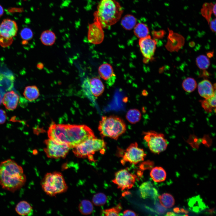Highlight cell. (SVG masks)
I'll return each mask as SVG.
<instances>
[{
    "instance_id": "d6986e66",
    "label": "cell",
    "mask_w": 216,
    "mask_h": 216,
    "mask_svg": "<svg viewBox=\"0 0 216 216\" xmlns=\"http://www.w3.org/2000/svg\"><path fill=\"white\" fill-rule=\"evenodd\" d=\"M15 210L19 215L22 216H30L33 213V209L27 202L23 200L19 202L16 206Z\"/></svg>"
},
{
    "instance_id": "9c48e42d",
    "label": "cell",
    "mask_w": 216,
    "mask_h": 216,
    "mask_svg": "<svg viewBox=\"0 0 216 216\" xmlns=\"http://www.w3.org/2000/svg\"><path fill=\"white\" fill-rule=\"evenodd\" d=\"M136 176L130 173L127 169H122L116 172L113 183L121 190L131 188L134 185Z\"/></svg>"
},
{
    "instance_id": "8d00e7d4",
    "label": "cell",
    "mask_w": 216,
    "mask_h": 216,
    "mask_svg": "<svg viewBox=\"0 0 216 216\" xmlns=\"http://www.w3.org/2000/svg\"><path fill=\"white\" fill-rule=\"evenodd\" d=\"M154 164V162L150 161L144 162L141 164V168L143 170L151 169L153 167Z\"/></svg>"
},
{
    "instance_id": "60d3db41",
    "label": "cell",
    "mask_w": 216,
    "mask_h": 216,
    "mask_svg": "<svg viewBox=\"0 0 216 216\" xmlns=\"http://www.w3.org/2000/svg\"><path fill=\"white\" fill-rule=\"evenodd\" d=\"M123 216H136L137 214L135 212L130 210L124 211L123 213Z\"/></svg>"
},
{
    "instance_id": "83f0119b",
    "label": "cell",
    "mask_w": 216,
    "mask_h": 216,
    "mask_svg": "<svg viewBox=\"0 0 216 216\" xmlns=\"http://www.w3.org/2000/svg\"><path fill=\"white\" fill-rule=\"evenodd\" d=\"M202 106L207 112H211L213 108L216 107V93L212 97L200 100Z\"/></svg>"
},
{
    "instance_id": "74e56055",
    "label": "cell",
    "mask_w": 216,
    "mask_h": 216,
    "mask_svg": "<svg viewBox=\"0 0 216 216\" xmlns=\"http://www.w3.org/2000/svg\"><path fill=\"white\" fill-rule=\"evenodd\" d=\"M7 118L6 112L2 109H0V124L4 123Z\"/></svg>"
},
{
    "instance_id": "f35d334b",
    "label": "cell",
    "mask_w": 216,
    "mask_h": 216,
    "mask_svg": "<svg viewBox=\"0 0 216 216\" xmlns=\"http://www.w3.org/2000/svg\"><path fill=\"white\" fill-rule=\"evenodd\" d=\"M216 18H215L211 20L208 23L211 30L215 32H216Z\"/></svg>"
},
{
    "instance_id": "4dcf8cb0",
    "label": "cell",
    "mask_w": 216,
    "mask_h": 216,
    "mask_svg": "<svg viewBox=\"0 0 216 216\" xmlns=\"http://www.w3.org/2000/svg\"><path fill=\"white\" fill-rule=\"evenodd\" d=\"M189 206L192 210L195 212H198L203 209L205 205L202 200L199 197L192 198L189 202Z\"/></svg>"
},
{
    "instance_id": "b9f144b4",
    "label": "cell",
    "mask_w": 216,
    "mask_h": 216,
    "mask_svg": "<svg viewBox=\"0 0 216 216\" xmlns=\"http://www.w3.org/2000/svg\"><path fill=\"white\" fill-rule=\"evenodd\" d=\"M158 204L156 206H157V209L158 212L160 213H164L166 211V209H165V208H164V207L162 206H161V205H160Z\"/></svg>"
},
{
    "instance_id": "4316f807",
    "label": "cell",
    "mask_w": 216,
    "mask_h": 216,
    "mask_svg": "<svg viewBox=\"0 0 216 216\" xmlns=\"http://www.w3.org/2000/svg\"><path fill=\"white\" fill-rule=\"evenodd\" d=\"M141 113L138 110L132 109L127 112L126 118L130 123L134 124L139 122L141 119Z\"/></svg>"
},
{
    "instance_id": "603a6c76",
    "label": "cell",
    "mask_w": 216,
    "mask_h": 216,
    "mask_svg": "<svg viewBox=\"0 0 216 216\" xmlns=\"http://www.w3.org/2000/svg\"><path fill=\"white\" fill-rule=\"evenodd\" d=\"M56 37L55 33L49 30L43 31L40 37L41 43L44 45L47 46L53 45L56 41Z\"/></svg>"
},
{
    "instance_id": "484cf974",
    "label": "cell",
    "mask_w": 216,
    "mask_h": 216,
    "mask_svg": "<svg viewBox=\"0 0 216 216\" xmlns=\"http://www.w3.org/2000/svg\"><path fill=\"white\" fill-rule=\"evenodd\" d=\"M134 28V34L139 38H144L149 35L148 26L143 23L136 24Z\"/></svg>"
},
{
    "instance_id": "d4e9b609",
    "label": "cell",
    "mask_w": 216,
    "mask_h": 216,
    "mask_svg": "<svg viewBox=\"0 0 216 216\" xmlns=\"http://www.w3.org/2000/svg\"><path fill=\"white\" fill-rule=\"evenodd\" d=\"M158 197L160 204L165 208H170L175 204L174 197L169 193H164L161 195L158 196Z\"/></svg>"
},
{
    "instance_id": "836d02e7",
    "label": "cell",
    "mask_w": 216,
    "mask_h": 216,
    "mask_svg": "<svg viewBox=\"0 0 216 216\" xmlns=\"http://www.w3.org/2000/svg\"><path fill=\"white\" fill-rule=\"evenodd\" d=\"M122 209L121 204L119 203L114 207L103 210L102 213L106 216H118Z\"/></svg>"
},
{
    "instance_id": "e575fe53",
    "label": "cell",
    "mask_w": 216,
    "mask_h": 216,
    "mask_svg": "<svg viewBox=\"0 0 216 216\" xmlns=\"http://www.w3.org/2000/svg\"><path fill=\"white\" fill-rule=\"evenodd\" d=\"M20 34L22 38L25 40L31 39L33 35V33L32 30L28 28H23L21 31Z\"/></svg>"
},
{
    "instance_id": "6da1fadb",
    "label": "cell",
    "mask_w": 216,
    "mask_h": 216,
    "mask_svg": "<svg viewBox=\"0 0 216 216\" xmlns=\"http://www.w3.org/2000/svg\"><path fill=\"white\" fill-rule=\"evenodd\" d=\"M49 138L73 148L81 142L95 137L92 130L85 125L59 124L52 123L47 131Z\"/></svg>"
},
{
    "instance_id": "52a82bcc",
    "label": "cell",
    "mask_w": 216,
    "mask_h": 216,
    "mask_svg": "<svg viewBox=\"0 0 216 216\" xmlns=\"http://www.w3.org/2000/svg\"><path fill=\"white\" fill-rule=\"evenodd\" d=\"M144 139L150 150L154 154H159L165 151L167 146L164 135L153 130L143 133Z\"/></svg>"
},
{
    "instance_id": "ab89813d",
    "label": "cell",
    "mask_w": 216,
    "mask_h": 216,
    "mask_svg": "<svg viewBox=\"0 0 216 216\" xmlns=\"http://www.w3.org/2000/svg\"><path fill=\"white\" fill-rule=\"evenodd\" d=\"M153 34V36L156 38H161L164 36L165 32L163 30L158 31H154Z\"/></svg>"
},
{
    "instance_id": "30bf717a",
    "label": "cell",
    "mask_w": 216,
    "mask_h": 216,
    "mask_svg": "<svg viewBox=\"0 0 216 216\" xmlns=\"http://www.w3.org/2000/svg\"><path fill=\"white\" fill-rule=\"evenodd\" d=\"M146 155L143 149L139 147L137 142H135L127 148L122 156V163L129 162L136 164L143 161Z\"/></svg>"
},
{
    "instance_id": "277c9868",
    "label": "cell",
    "mask_w": 216,
    "mask_h": 216,
    "mask_svg": "<svg viewBox=\"0 0 216 216\" xmlns=\"http://www.w3.org/2000/svg\"><path fill=\"white\" fill-rule=\"evenodd\" d=\"M98 130L102 138L108 137L116 140L125 133L126 126L124 121L117 116H105L100 121Z\"/></svg>"
},
{
    "instance_id": "f1b7e54d",
    "label": "cell",
    "mask_w": 216,
    "mask_h": 216,
    "mask_svg": "<svg viewBox=\"0 0 216 216\" xmlns=\"http://www.w3.org/2000/svg\"><path fill=\"white\" fill-rule=\"evenodd\" d=\"M80 212L84 215H88L92 213L93 210L92 203L89 200H84L80 203L79 206Z\"/></svg>"
},
{
    "instance_id": "f546056e",
    "label": "cell",
    "mask_w": 216,
    "mask_h": 216,
    "mask_svg": "<svg viewBox=\"0 0 216 216\" xmlns=\"http://www.w3.org/2000/svg\"><path fill=\"white\" fill-rule=\"evenodd\" d=\"M182 85L184 90L188 93L193 92L197 86L195 80L190 77H188L185 79L183 81Z\"/></svg>"
},
{
    "instance_id": "ba28073f",
    "label": "cell",
    "mask_w": 216,
    "mask_h": 216,
    "mask_svg": "<svg viewBox=\"0 0 216 216\" xmlns=\"http://www.w3.org/2000/svg\"><path fill=\"white\" fill-rule=\"evenodd\" d=\"M44 143L46 147L44 150L49 158L55 159L64 158L70 148L65 144L57 142L50 138L46 140Z\"/></svg>"
},
{
    "instance_id": "8fae6325",
    "label": "cell",
    "mask_w": 216,
    "mask_h": 216,
    "mask_svg": "<svg viewBox=\"0 0 216 216\" xmlns=\"http://www.w3.org/2000/svg\"><path fill=\"white\" fill-rule=\"evenodd\" d=\"M104 38L103 28L99 21L94 18V22L88 25L87 35L89 42L94 44L101 43Z\"/></svg>"
},
{
    "instance_id": "d590c367",
    "label": "cell",
    "mask_w": 216,
    "mask_h": 216,
    "mask_svg": "<svg viewBox=\"0 0 216 216\" xmlns=\"http://www.w3.org/2000/svg\"><path fill=\"white\" fill-rule=\"evenodd\" d=\"M12 41V38H8L0 36V45L3 46L9 45Z\"/></svg>"
},
{
    "instance_id": "ee69618b",
    "label": "cell",
    "mask_w": 216,
    "mask_h": 216,
    "mask_svg": "<svg viewBox=\"0 0 216 216\" xmlns=\"http://www.w3.org/2000/svg\"><path fill=\"white\" fill-rule=\"evenodd\" d=\"M2 102V98L0 94V105H1Z\"/></svg>"
},
{
    "instance_id": "4fadbf2b",
    "label": "cell",
    "mask_w": 216,
    "mask_h": 216,
    "mask_svg": "<svg viewBox=\"0 0 216 216\" xmlns=\"http://www.w3.org/2000/svg\"><path fill=\"white\" fill-rule=\"evenodd\" d=\"M17 31V24L13 20L4 19L0 25V36L4 38H12L16 35Z\"/></svg>"
},
{
    "instance_id": "7402d4cb",
    "label": "cell",
    "mask_w": 216,
    "mask_h": 216,
    "mask_svg": "<svg viewBox=\"0 0 216 216\" xmlns=\"http://www.w3.org/2000/svg\"><path fill=\"white\" fill-rule=\"evenodd\" d=\"M23 95L27 100L32 102L38 98L40 95L39 91L35 86H28L25 88Z\"/></svg>"
},
{
    "instance_id": "5b68a950",
    "label": "cell",
    "mask_w": 216,
    "mask_h": 216,
    "mask_svg": "<svg viewBox=\"0 0 216 216\" xmlns=\"http://www.w3.org/2000/svg\"><path fill=\"white\" fill-rule=\"evenodd\" d=\"M41 185L44 191L50 196L64 192L68 188L63 175L57 172L46 174Z\"/></svg>"
},
{
    "instance_id": "1f68e13d",
    "label": "cell",
    "mask_w": 216,
    "mask_h": 216,
    "mask_svg": "<svg viewBox=\"0 0 216 216\" xmlns=\"http://www.w3.org/2000/svg\"><path fill=\"white\" fill-rule=\"evenodd\" d=\"M196 61L198 67L202 70L207 69L210 65V61L208 58L204 55L198 56L196 58Z\"/></svg>"
},
{
    "instance_id": "ac0fdd59",
    "label": "cell",
    "mask_w": 216,
    "mask_h": 216,
    "mask_svg": "<svg viewBox=\"0 0 216 216\" xmlns=\"http://www.w3.org/2000/svg\"><path fill=\"white\" fill-rule=\"evenodd\" d=\"M88 87L91 93L95 97L101 95L104 90V85L101 80L97 77L88 79Z\"/></svg>"
},
{
    "instance_id": "9a60e30c",
    "label": "cell",
    "mask_w": 216,
    "mask_h": 216,
    "mask_svg": "<svg viewBox=\"0 0 216 216\" xmlns=\"http://www.w3.org/2000/svg\"><path fill=\"white\" fill-rule=\"evenodd\" d=\"M139 191L142 197L155 200L158 196V192L150 181L142 183L139 187Z\"/></svg>"
},
{
    "instance_id": "7a4b0ae2",
    "label": "cell",
    "mask_w": 216,
    "mask_h": 216,
    "mask_svg": "<svg viewBox=\"0 0 216 216\" xmlns=\"http://www.w3.org/2000/svg\"><path fill=\"white\" fill-rule=\"evenodd\" d=\"M26 177L22 168L15 161L8 159L0 163V185L2 188L14 192L25 184Z\"/></svg>"
},
{
    "instance_id": "cb8c5ba5",
    "label": "cell",
    "mask_w": 216,
    "mask_h": 216,
    "mask_svg": "<svg viewBox=\"0 0 216 216\" xmlns=\"http://www.w3.org/2000/svg\"><path fill=\"white\" fill-rule=\"evenodd\" d=\"M121 23L122 26L124 29L130 30L134 28L137 24V20L133 15L128 14L122 17Z\"/></svg>"
},
{
    "instance_id": "8992f818",
    "label": "cell",
    "mask_w": 216,
    "mask_h": 216,
    "mask_svg": "<svg viewBox=\"0 0 216 216\" xmlns=\"http://www.w3.org/2000/svg\"><path fill=\"white\" fill-rule=\"evenodd\" d=\"M106 145V143L103 140L95 137L88 139L78 144L73 148V151L77 157H91L97 152L100 151L103 152Z\"/></svg>"
},
{
    "instance_id": "ffe728a7",
    "label": "cell",
    "mask_w": 216,
    "mask_h": 216,
    "mask_svg": "<svg viewBox=\"0 0 216 216\" xmlns=\"http://www.w3.org/2000/svg\"><path fill=\"white\" fill-rule=\"evenodd\" d=\"M150 176L154 182H160L165 180L166 174L165 170L162 167L156 166L152 169Z\"/></svg>"
},
{
    "instance_id": "7bdbcfd3",
    "label": "cell",
    "mask_w": 216,
    "mask_h": 216,
    "mask_svg": "<svg viewBox=\"0 0 216 216\" xmlns=\"http://www.w3.org/2000/svg\"><path fill=\"white\" fill-rule=\"evenodd\" d=\"M4 13V10L3 7L0 5V17H1L3 14Z\"/></svg>"
},
{
    "instance_id": "44dd1931",
    "label": "cell",
    "mask_w": 216,
    "mask_h": 216,
    "mask_svg": "<svg viewBox=\"0 0 216 216\" xmlns=\"http://www.w3.org/2000/svg\"><path fill=\"white\" fill-rule=\"evenodd\" d=\"M202 16L206 19L209 23L211 20V16L212 14L216 16V4L212 3H205L202 6L201 10Z\"/></svg>"
},
{
    "instance_id": "5bb4252c",
    "label": "cell",
    "mask_w": 216,
    "mask_h": 216,
    "mask_svg": "<svg viewBox=\"0 0 216 216\" xmlns=\"http://www.w3.org/2000/svg\"><path fill=\"white\" fill-rule=\"evenodd\" d=\"M98 73L100 77L106 81L109 86H112L115 82L116 77L112 66L105 63L98 68Z\"/></svg>"
},
{
    "instance_id": "d6a6232c",
    "label": "cell",
    "mask_w": 216,
    "mask_h": 216,
    "mask_svg": "<svg viewBox=\"0 0 216 216\" xmlns=\"http://www.w3.org/2000/svg\"><path fill=\"white\" fill-rule=\"evenodd\" d=\"M92 200L94 205L100 206L106 203L107 201V197L104 194L99 193L94 195Z\"/></svg>"
},
{
    "instance_id": "e0dca14e",
    "label": "cell",
    "mask_w": 216,
    "mask_h": 216,
    "mask_svg": "<svg viewBox=\"0 0 216 216\" xmlns=\"http://www.w3.org/2000/svg\"><path fill=\"white\" fill-rule=\"evenodd\" d=\"M198 90L200 95L205 99L209 98L216 93L215 88L208 80H204L199 83Z\"/></svg>"
},
{
    "instance_id": "3957f363",
    "label": "cell",
    "mask_w": 216,
    "mask_h": 216,
    "mask_svg": "<svg viewBox=\"0 0 216 216\" xmlns=\"http://www.w3.org/2000/svg\"><path fill=\"white\" fill-rule=\"evenodd\" d=\"M122 7L116 0H100L94 13V18L98 20L103 28L107 29L121 19L123 13Z\"/></svg>"
},
{
    "instance_id": "2e32d148",
    "label": "cell",
    "mask_w": 216,
    "mask_h": 216,
    "mask_svg": "<svg viewBox=\"0 0 216 216\" xmlns=\"http://www.w3.org/2000/svg\"><path fill=\"white\" fill-rule=\"evenodd\" d=\"M19 100L18 95L13 91H11L4 94L2 102L7 109L12 111L16 108Z\"/></svg>"
},
{
    "instance_id": "7c38bea8",
    "label": "cell",
    "mask_w": 216,
    "mask_h": 216,
    "mask_svg": "<svg viewBox=\"0 0 216 216\" xmlns=\"http://www.w3.org/2000/svg\"><path fill=\"white\" fill-rule=\"evenodd\" d=\"M157 42L148 35L140 38L139 44L141 52L147 60H151L154 55L156 49Z\"/></svg>"
}]
</instances>
